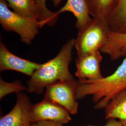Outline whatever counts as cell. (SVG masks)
I'll return each mask as SVG.
<instances>
[{"label": "cell", "mask_w": 126, "mask_h": 126, "mask_svg": "<svg viewBox=\"0 0 126 126\" xmlns=\"http://www.w3.org/2000/svg\"><path fill=\"white\" fill-rule=\"evenodd\" d=\"M74 42L75 38L69 40L54 58L42 63L27 81L28 93L42 94L48 86L54 83L75 79L69 70Z\"/></svg>", "instance_id": "obj_1"}, {"label": "cell", "mask_w": 126, "mask_h": 126, "mask_svg": "<svg viewBox=\"0 0 126 126\" xmlns=\"http://www.w3.org/2000/svg\"><path fill=\"white\" fill-rule=\"evenodd\" d=\"M126 90V56L113 74L94 81H77L76 98L92 96L96 110L105 109L120 93Z\"/></svg>", "instance_id": "obj_2"}, {"label": "cell", "mask_w": 126, "mask_h": 126, "mask_svg": "<svg viewBox=\"0 0 126 126\" xmlns=\"http://www.w3.org/2000/svg\"><path fill=\"white\" fill-rule=\"evenodd\" d=\"M0 23L8 32L18 34L23 43L30 45L40 29L39 21L36 18L23 16L9 9L4 0H0Z\"/></svg>", "instance_id": "obj_3"}, {"label": "cell", "mask_w": 126, "mask_h": 126, "mask_svg": "<svg viewBox=\"0 0 126 126\" xmlns=\"http://www.w3.org/2000/svg\"><path fill=\"white\" fill-rule=\"evenodd\" d=\"M110 32L107 21L92 18L88 24L79 31L75 38L74 48L78 56L100 51L106 44Z\"/></svg>", "instance_id": "obj_4"}, {"label": "cell", "mask_w": 126, "mask_h": 126, "mask_svg": "<svg viewBox=\"0 0 126 126\" xmlns=\"http://www.w3.org/2000/svg\"><path fill=\"white\" fill-rule=\"evenodd\" d=\"M77 86L75 79L59 81L46 88L44 99L58 104L67 109L70 114H75L78 113L79 107Z\"/></svg>", "instance_id": "obj_5"}, {"label": "cell", "mask_w": 126, "mask_h": 126, "mask_svg": "<svg viewBox=\"0 0 126 126\" xmlns=\"http://www.w3.org/2000/svg\"><path fill=\"white\" fill-rule=\"evenodd\" d=\"M32 123L41 121H52L67 123L72 120L70 113L58 104L44 99L41 101L32 105L30 109Z\"/></svg>", "instance_id": "obj_6"}, {"label": "cell", "mask_w": 126, "mask_h": 126, "mask_svg": "<svg viewBox=\"0 0 126 126\" xmlns=\"http://www.w3.org/2000/svg\"><path fill=\"white\" fill-rule=\"evenodd\" d=\"M32 105L26 94H16V104L9 113L0 117V126H32L30 109Z\"/></svg>", "instance_id": "obj_7"}, {"label": "cell", "mask_w": 126, "mask_h": 126, "mask_svg": "<svg viewBox=\"0 0 126 126\" xmlns=\"http://www.w3.org/2000/svg\"><path fill=\"white\" fill-rule=\"evenodd\" d=\"M42 63L21 58L12 53L4 44L0 43V71H13L31 77Z\"/></svg>", "instance_id": "obj_8"}, {"label": "cell", "mask_w": 126, "mask_h": 126, "mask_svg": "<svg viewBox=\"0 0 126 126\" xmlns=\"http://www.w3.org/2000/svg\"><path fill=\"white\" fill-rule=\"evenodd\" d=\"M102 56L98 51L78 56L75 61L76 76L79 81H94L103 78L100 70Z\"/></svg>", "instance_id": "obj_9"}, {"label": "cell", "mask_w": 126, "mask_h": 126, "mask_svg": "<svg viewBox=\"0 0 126 126\" xmlns=\"http://www.w3.org/2000/svg\"><path fill=\"white\" fill-rule=\"evenodd\" d=\"M55 7H57L63 0H51ZM67 2L56 13L57 16L64 12H70L75 17L76 21L75 27L80 31L88 24L92 17L90 14L86 0H66Z\"/></svg>", "instance_id": "obj_10"}, {"label": "cell", "mask_w": 126, "mask_h": 126, "mask_svg": "<svg viewBox=\"0 0 126 126\" xmlns=\"http://www.w3.org/2000/svg\"><path fill=\"white\" fill-rule=\"evenodd\" d=\"M112 61L126 56V34L110 32L106 44L100 50Z\"/></svg>", "instance_id": "obj_11"}, {"label": "cell", "mask_w": 126, "mask_h": 126, "mask_svg": "<svg viewBox=\"0 0 126 126\" xmlns=\"http://www.w3.org/2000/svg\"><path fill=\"white\" fill-rule=\"evenodd\" d=\"M106 120L115 119L126 126V90L114 98L105 108Z\"/></svg>", "instance_id": "obj_12"}, {"label": "cell", "mask_w": 126, "mask_h": 126, "mask_svg": "<svg viewBox=\"0 0 126 126\" xmlns=\"http://www.w3.org/2000/svg\"><path fill=\"white\" fill-rule=\"evenodd\" d=\"M111 32L126 34V0H119L107 19Z\"/></svg>", "instance_id": "obj_13"}, {"label": "cell", "mask_w": 126, "mask_h": 126, "mask_svg": "<svg viewBox=\"0 0 126 126\" xmlns=\"http://www.w3.org/2000/svg\"><path fill=\"white\" fill-rule=\"evenodd\" d=\"M90 16L107 21L119 0H86Z\"/></svg>", "instance_id": "obj_14"}, {"label": "cell", "mask_w": 126, "mask_h": 126, "mask_svg": "<svg viewBox=\"0 0 126 126\" xmlns=\"http://www.w3.org/2000/svg\"><path fill=\"white\" fill-rule=\"evenodd\" d=\"M14 12L23 16L37 19L36 0H4Z\"/></svg>", "instance_id": "obj_15"}, {"label": "cell", "mask_w": 126, "mask_h": 126, "mask_svg": "<svg viewBox=\"0 0 126 126\" xmlns=\"http://www.w3.org/2000/svg\"><path fill=\"white\" fill-rule=\"evenodd\" d=\"M47 0H36L37 6V19L39 21L40 28L41 29L45 25L53 26L58 20L59 16L48 9L46 6Z\"/></svg>", "instance_id": "obj_16"}, {"label": "cell", "mask_w": 126, "mask_h": 126, "mask_svg": "<svg viewBox=\"0 0 126 126\" xmlns=\"http://www.w3.org/2000/svg\"><path fill=\"white\" fill-rule=\"evenodd\" d=\"M27 91V86H23L21 82L16 80L13 82L5 81L0 79V99L12 93H19Z\"/></svg>", "instance_id": "obj_17"}, {"label": "cell", "mask_w": 126, "mask_h": 126, "mask_svg": "<svg viewBox=\"0 0 126 126\" xmlns=\"http://www.w3.org/2000/svg\"><path fill=\"white\" fill-rule=\"evenodd\" d=\"M63 124L52 121H41L32 123V126H63Z\"/></svg>", "instance_id": "obj_18"}, {"label": "cell", "mask_w": 126, "mask_h": 126, "mask_svg": "<svg viewBox=\"0 0 126 126\" xmlns=\"http://www.w3.org/2000/svg\"><path fill=\"white\" fill-rule=\"evenodd\" d=\"M103 126H123L119 121L115 119H111L108 120L106 124Z\"/></svg>", "instance_id": "obj_19"}]
</instances>
